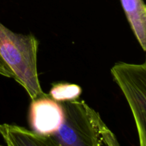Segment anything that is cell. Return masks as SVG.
<instances>
[{
  "label": "cell",
  "instance_id": "7",
  "mask_svg": "<svg viewBox=\"0 0 146 146\" xmlns=\"http://www.w3.org/2000/svg\"><path fill=\"white\" fill-rule=\"evenodd\" d=\"M81 92V88L76 84L57 83L52 86L49 96L58 102H66L78 99Z\"/></svg>",
  "mask_w": 146,
  "mask_h": 146
},
{
  "label": "cell",
  "instance_id": "4",
  "mask_svg": "<svg viewBox=\"0 0 146 146\" xmlns=\"http://www.w3.org/2000/svg\"><path fill=\"white\" fill-rule=\"evenodd\" d=\"M29 118L33 131L40 135L51 136L62 125L64 110L61 104L46 94L32 100Z\"/></svg>",
  "mask_w": 146,
  "mask_h": 146
},
{
  "label": "cell",
  "instance_id": "2",
  "mask_svg": "<svg viewBox=\"0 0 146 146\" xmlns=\"http://www.w3.org/2000/svg\"><path fill=\"white\" fill-rule=\"evenodd\" d=\"M64 119L51 136L61 146H118L113 133L85 101L61 102Z\"/></svg>",
  "mask_w": 146,
  "mask_h": 146
},
{
  "label": "cell",
  "instance_id": "3",
  "mask_svg": "<svg viewBox=\"0 0 146 146\" xmlns=\"http://www.w3.org/2000/svg\"><path fill=\"white\" fill-rule=\"evenodd\" d=\"M111 74L131 108L140 145L146 146V60L141 64L117 63Z\"/></svg>",
  "mask_w": 146,
  "mask_h": 146
},
{
  "label": "cell",
  "instance_id": "6",
  "mask_svg": "<svg viewBox=\"0 0 146 146\" xmlns=\"http://www.w3.org/2000/svg\"><path fill=\"white\" fill-rule=\"evenodd\" d=\"M131 29L146 52V4L143 0H121Z\"/></svg>",
  "mask_w": 146,
  "mask_h": 146
},
{
  "label": "cell",
  "instance_id": "1",
  "mask_svg": "<svg viewBox=\"0 0 146 146\" xmlns=\"http://www.w3.org/2000/svg\"><path fill=\"white\" fill-rule=\"evenodd\" d=\"M38 46L32 34H17L0 22V75L15 80L31 100L46 94L37 71Z\"/></svg>",
  "mask_w": 146,
  "mask_h": 146
},
{
  "label": "cell",
  "instance_id": "5",
  "mask_svg": "<svg viewBox=\"0 0 146 146\" xmlns=\"http://www.w3.org/2000/svg\"><path fill=\"white\" fill-rule=\"evenodd\" d=\"M0 135L9 146H58L52 136H46L11 124H0Z\"/></svg>",
  "mask_w": 146,
  "mask_h": 146
}]
</instances>
